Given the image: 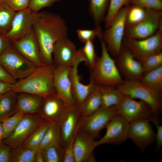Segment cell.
Listing matches in <instances>:
<instances>
[{
	"instance_id": "obj_13",
	"label": "cell",
	"mask_w": 162,
	"mask_h": 162,
	"mask_svg": "<svg viewBox=\"0 0 162 162\" xmlns=\"http://www.w3.org/2000/svg\"><path fill=\"white\" fill-rule=\"evenodd\" d=\"M128 138L142 152L155 141V133L149 119L137 120L129 123Z\"/></svg>"
},
{
	"instance_id": "obj_43",
	"label": "cell",
	"mask_w": 162,
	"mask_h": 162,
	"mask_svg": "<svg viewBox=\"0 0 162 162\" xmlns=\"http://www.w3.org/2000/svg\"><path fill=\"white\" fill-rule=\"evenodd\" d=\"M150 122H152L155 126L157 131L155 133L156 141V150H158L162 145V125L160 124L158 116L153 115L149 118Z\"/></svg>"
},
{
	"instance_id": "obj_5",
	"label": "cell",
	"mask_w": 162,
	"mask_h": 162,
	"mask_svg": "<svg viewBox=\"0 0 162 162\" xmlns=\"http://www.w3.org/2000/svg\"><path fill=\"white\" fill-rule=\"evenodd\" d=\"M131 6L129 4L122 7L110 27L102 33V39L112 57H115L120 52L124 36L126 16Z\"/></svg>"
},
{
	"instance_id": "obj_1",
	"label": "cell",
	"mask_w": 162,
	"mask_h": 162,
	"mask_svg": "<svg viewBox=\"0 0 162 162\" xmlns=\"http://www.w3.org/2000/svg\"><path fill=\"white\" fill-rule=\"evenodd\" d=\"M32 28L43 65H54L52 50L58 40L68 37L67 24L60 15L46 11L34 13Z\"/></svg>"
},
{
	"instance_id": "obj_33",
	"label": "cell",
	"mask_w": 162,
	"mask_h": 162,
	"mask_svg": "<svg viewBox=\"0 0 162 162\" xmlns=\"http://www.w3.org/2000/svg\"><path fill=\"white\" fill-rule=\"evenodd\" d=\"M130 0H110L109 7L103 22L106 29L111 26L119 10L130 4Z\"/></svg>"
},
{
	"instance_id": "obj_39",
	"label": "cell",
	"mask_w": 162,
	"mask_h": 162,
	"mask_svg": "<svg viewBox=\"0 0 162 162\" xmlns=\"http://www.w3.org/2000/svg\"><path fill=\"white\" fill-rule=\"evenodd\" d=\"M143 73L155 69L162 65V52L151 55L140 62Z\"/></svg>"
},
{
	"instance_id": "obj_30",
	"label": "cell",
	"mask_w": 162,
	"mask_h": 162,
	"mask_svg": "<svg viewBox=\"0 0 162 162\" xmlns=\"http://www.w3.org/2000/svg\"><path fill=\"white\" fill-rule=\"evenodd\" d=\"M59 143H61L60 136L58 124L49 122L39 148L44 150Z\"/></svg>"
},
{
	"instance_id": "obj_2",
	"label": "cell",
	"mask_w": 162,
	"mask_h": 162,
	"mask_svg": "<svg viewBox=\"0 0 162 162\" xmlns=\"http://www.w3.org/2000/svg\"><path fill=\"white\" fill-rule=\"evenodd\" d=\"M55 68L54 65L37 68L26 77L17 80L13 84L12 91L17 93L31 94L44 98L56 93L54 85Z\"/></svg>"
},
{
	"instance_id": "obj_38",
	"label": "cell",
	"mask_w": 162,
	"mask_h": 162,
	"mask_svg": "<svg viewBox=\"0 0 162 162\" xmlns=\"http://www.w3.org/2000/svg\"><path fill=\"white\" fill-rule=\"evenodd\" d=\"M76 33L80 41L84 44L89 40L93 41L96 37L99 38L102 36L103 32L100 26L92 29H78Z\"/></svg>"
},
{
	"instance_id": "obj_44",
	"label": "cell",
	"mask_w": 162,
	"mask_h": 162,
	"mask_svg": "<svg viewBox=\"0 0 162 162\" xmlns=\"http://www.w3.org/2000/svg\"><path fill=\"white\" fill-rule=\"evenodd\" d=\"M78 129L79 128L73 137L65 146L64 157L63 162H75L74 151V137Z\"/></svg>"
},
{
	"instance_id": "obj_4",
	"label": "cell",
	"mask_w": 162,
	"mask_h": 162,
	"mask_svg": "<svg viewBox=\"0 0 162 162\" xmlns=\"http://www.w3.org/2000/svg\"><path fill=\"white\" fill-rule=\"evenodd\" d=\"M116 86L123 94L133 99H139L147 104L152 110L153 115L158 116L161 113L162 93L152 90L139 80L125 81L123 83Z\"/></svg>"
},
{
	"instance_id": "obj_21",
	"label": "cell",
	"mask_w": 162,
	"mask_h": 162,
	"mask_svg": "<svg viewBox=\"0 0 162 162\" xmlns=\"http://www.w3.org/2000/svg\"><path fill=\"white\" fill-rule=\"evenodd\" d=\"M94 138L89 133L78 129L74 143L75 162H89L93 151L96 147Z\"/></svg>"
},
{
	"instance_id": "obj_35",
	"label": "cell",
	"mask_w": 162,
	"mask_h": 162,
	"mask_svg": "<svg viewBox=\"0 0 162 162\" xmlns=\"http://www.w3.org/2000/svg\"><path fill=\"white\" fill-rule=\"evenodd\" d=\"M25 114L17 112L1 122L3 129V140L8 137L13 132Z\"/></svg>"
},
{
	"instance_id": "obj_28",
	"label": "cell",
	"mask_w": 162,
	"mask_h": 162,
	"mask_svg": "<svg viewBox=\"0 0 162 162\" xmlns=\"http://www.w3.org/2000/svg\"><path fill=\"white\" fill-rule=\"evenodd\" d=\"M139 81L152 90L162 93V65L152 70L143 73Z\"/></svg>"
},
{
	"instance_id": "obj_18",
	"label": "cell",
	"mask_w": 162,
	"mask_h": 162,
	"mask_svg": "<svg viewBox=\"0 0 162 162\" xmlns=\"http://www.w3.org/2000/svg\"><path fill=\"white\" fill-rule=\"evenodd\" d=\"M70 68L56 67L54 71V85L56 93L65 107L76 104L69 76Z\"/></svg>"
},
{
	"instance_id": "obj_31",
	"label": "cell",
	"mask_w": 162,
	"mask_h": 162,
	"mask_svg": "<svg viewBox=\"0 0 162 162\" xmlns=\"http://www.w3.org/2000/svg\"><path fill=\"white\" fill-rule=\"evenodd\" d=\"M39 149L24 147L21 146L11 148V162H34L35 155Z\"/></svg>"
},
{
	"instance_id": "obj_25",
	"label": "cell",
	"mask_w": 162,
	"mask_h": 162,
	"mask_svg": "<svg viewBox=\"0 0 162 162\" xmlns=\"http://www.w3.org/2000/svg\"><path fill=\"white\" fill-rule=\"evenodd\" d=\"M18 93L10 91L0 96V122L17 112Z\"/></svg>"
},
{
	"instance_id": "obj_34",
	"label": "cell",
	"mask_w": 162,
	"mask_h": 162,
	"mask_svg": "<svg viewBox=\"0 0 162 162\" xmlns=\"http://www.w3.org/2000/svg\"><path fill=\"white\" fill-rule=\"evenodd\" d=\"M65 147L61 143L51 146L43 150L44 162H63Z\"/></svg>"
},
{
	"instance_id": "obj_36",
	"label": "cell",
	"mask_w": 162,
	"mask_h": 162,
	"mask_svg": "<svg viewBox=\"0 0 162 162\" xmlns=\"http://www.w3.org/2000/svg\"><path fill=\"white\" fill-rule=\"evenodd\" d=\"M146 12V9L137 5H131L126 16L125 28L140 21L144 17Z\"/></svg>"
},
{
	"instance_id": "obj_3",
	"label": "cell",
	"mask_w": 162,
	"mask_h": 162,
	"mask_svg": "<svg viewBox=\"0 0 162 162\" xmlns=\"http://www.w3.org/2000/svg\"><path fill=\"white\" fill-rule=\"evenodd\" d=\"M100 40L102 53L93 69L90 71V80L97 85L122 84L125 82L120 75L114 59L110 56L102 38Z\"/></svg>"
},
{
	"instance_id": "obj_15",
	"label": "cell",
	"mask_w": 162,
	"mask_h": 162,
	"mask_svg": "<svg viewBox=\"0 0 162 162\" xmlns=\"http://www.w3.org/2000/svg\"><path fill=\"white\" fill-rule=\"evenodd\" d=\"M129 123L121 115L117 114L106 126V132L99 140L95 141L96 147L104 144H118L128 139Z\"/></svg>"
},
{
	"instance_id": "obj_16",
	"label": "cell",
	"mask_w": 162,
	"mask_h": 162,
	"mask_svg": "<svg viewBox=\"0 0 162 162\" xmlns=\"http://www.w3.org/2000/svg\"><path fill=\"white\" fill-rule=\"evenodd\" d=\"M85 61L81 48L77 50L74 63L70 67L69 71V76L74 97L76 104L79 107L96 85L90 80L89 83L86 85L82 83L80 81L78 68L79 64L82 62H85Z\"/></svg>"
},
{
	"instance_id": "obj_17",
	"label": "cell",
	"mask_w": 162,
	"mask_h": 162,
	"mask_svg": "<svg viewBox=\"0 0 162 162\" xmlns=\"http://www.w3.org/2000/svg\"><path fill=\"white\" fill-rule=\"evenodd\" d=\"M11 44L36 67L43 65L41 59L38 41L32 27L23 37L11 42Z\"/></svg>"
},
{
	"instance_id": "obj_7",
	"label": "cell",
	"mask_w": 162,
	"mask_h": 162,
	"mask_svg": "<svg viewBox=\"0 0 162 162\" xmlns=\"http://www.w3.org/2000/svg\"><path fill=\"white\" fill-rule=\"evenodd\" d=\"M122 43L140 63L148 57L162 52V26L149 38L137 40L124 36Z\"/></svg>"
},
{
	"instance_id": "obj_37",
	"label": "cell",
	"mask_w": 162,
	"mask_h": 162,
	"mask_svg": "<svg viewBox=\"0 0 162 162\" xmlns=\"http://www.w3.org/2000/svg\"><path fill=\"white\" fill-rule=\"evenodd\" d=\"M84 44L82 49L85 58L84 62L91 71L94 67L98 58L93 41L89 40Z\"/></svg>"
},
{
	"instance_id": "obj_11",
	"label": "cell",
	"mask_w": 162,
	"mask_h": 162,
	"mask_svg": "<svg viewBox=\"0 0 162 162\" xmlns=\"http://www.w3.org/2000/svg\"><path fill=\"white\" fill-rule=\"evenodd\" d=\"M25 114L13 132L2 142L11 148L21 146L32 132L45 120L38 114Z\"/></svg>"
},
{
	"instance_id": "obj_8",
	"label": "cell",
	"mask_w": 162,
	"mask_h": 162,
	"mask_svg": "<svg viewBox=\"0 0 162 162\" xmlns=\"http://www.w3.org/2000/svg\"><path fill=\"white\" fill-rule=\"evenodd\" d=\"M162 26V11L146 9L143 18L137 24L126 28L124 36L137 40L145 39L155 34Z\"/></svg>"
},
{
	"instance_id": "obj_19",
	"label": "cell",
	"mask_w": 162,
	"mask_h": 162,
	"mask_svg": "<svg viewBox=\"0 0 162 162\" xmlns=\"http://www.w3.org/2000/svg\"><path fill=\"white\" fill-rule=\"evenodd\" d=\"M77 50L74 43L68 37L62 39L54 44L52 50L53 64L58 66L71 67Z\"/></svg>"
},
{
	"instance_id": "obj_32",
	"label": "cell",
	"mask_w": 162,
	"mask_h": 162,
	"mask_svg": "<svg viewBox=\"0 0 162 162\" xmlns=\"http://www.w3.org/2000/svg\"><path fill=\"white\" fill-rule=\"evenodd\" d=\"M16 13L5 2H0V34L5 35L9 31Z\"/></svg>"
},
{
	"instance_id": "obj_47",
	"label": "cell",
	"mask_w": 162,
	"mask_h": 162,
	"mask_svg": "<svg viewBox=\"0 0 162 162\" xmlns=\"http://www.w3.org/2000/svg\"><path fill=\"white\" fill-rule=\"evenodd\" d=\"M13 84L0 81V96L12 91Z\"/></svg>"
},
{
	"instance_id": "obj_40",
	"label": "cell",
	"mask_w": 162,
	"mask_h": 162,
	"mask_svg": "<svg viewBox=\"0 0 162 162\" xmlns=\"http://www.w3.org/2000/svg\"><path fill=\"white\" fill-rule=\"evenodd\" d=\"M130 4L140 6L146 9L162 10V0H130Z\"/></svg>"
},
{
	"instance_id": "obj_50",
	"label": "cell",
	"mask_w": 162,
	"mask_h": 162,
	"mask_svg": "<svg viewBox=\"0 0 162 162\" xmlns=\"http://www.w3.org/2000/svg\"><path fill=\"white\" fill-rule=\"evenodd\" d=\"M3 129L1 122H0V144L2 143L3 140Z\"/></svg>"
},
{
	"instance_id": "obj_45",
	"label": "cell",
	"mask_w": 162,
	"mask_h": 162,
	"mask_svg": "<svg viewBox=\"0 0 162 162\" xmlns=\"http://www.w3.org/2000/svg\"><path fill=\"white\" fill-rule=\"evenodd\" d=\"M11 148L3 142L0 144V162H11Z\"/></svg>"
},
{
	"instance_id": "obj_48",
	"label": "cell",
	"mask_w": 162,
	"mask_h": 162,
	"mask_svg": "<svg viewBox=\"0 0 162 162\" xmlns=\"http://www.w3.org/2000/svg\"><path fill=\"white\" fill-rule=\"evenodd\" d=\"M10 44V42L5 35L0 34V56Z\"/></svg>"
},
{
	"instance_id": "obj_49",
	"label": "cell",
	"mask_w": 162,
	"mask_h": 162,
	"mask_svg": "<svg viewBox=\"0 0 162 162\" xmlns=\"http://www.w3.org/2000/svg\"><path fill=\"white\" fill-rule=\"evenodd\" d=\"M35 162H44L43 150L39 148L35 156Z\"/></svg>"
},
{
	"instance_id": "obj_41",
	"label": "cell",
	"mask_w": 162,
	"mask_h": 162,
	"mask_svg": "<svg viewBox=\"0 0 162 162\" xmlns=\"http://www.w3.org/2000/svg\"><path fill=\"white\" fill-rule=\"evenodd\" d=\"M60 0H30L28 8L33 13H35L44 8L50 6L54 3Z\"/></svg>"
},
{
	"instance_id": "obj_20",
	"label": "cell",
	"mask_w": 162,
	"mask_h": 162,
	"mask_svg": "<svg viewBox=\"0 0 162 162\" xmlns=\"http://www.w3.org/2000/svg\"><path fill=\"white\" fill-rule=\"evenodd\" d=\"M33 13L28 8L16 13L10 28L4 35L10 43L22 38L31 30Z\"/></svg>"
},
{
	"instance_id": "obj_23",
	"label": "cell",
	"mask_w": 162,
	"mask_h": 162,
	"mask_svg": "<svg viewBox=\"0 0 162 162\" xmlns=\"http://www.w3.org/2000/svg\"><path fill=\"white\" fill-rule=\"evenodd\" d=\"M44 98L31 94L18 93L17 112L24 114H38L41 107Z\"/></svg>"
},
{
	"instance_id": "obj_42",
	"label": "cell",
	"mask_w": 162,
	"mask_h": 162,
	"mask_svg": "<svg viewBox=\"0 0 162 162\" xmlns=\"http://www.w3.org/2000/svg\"><path fill=\"white\" fill-rule=\"evenodd\" d=\"M30 0H4V1L14 11H19L28 7Z\"/></svg>"
},
{
	"instance_id": "obj_12",
	"label": "cell",
	"mask_w": 162,
	"mask_h": 162,
	"mask_svg": "<svg viewBox=\"0 0 162 162\" xmlns=\"http://www.w3.org/2000/svg\"><path fill=\"white\" fill-rule=\"evenodd\" d=\"M117 114L116 106H113L98 110L88 116H82L79 122V129L87 132L94 138Z\"/></svg>"
},
{
	"instance_id": "obj_9",
	"label": "cell",
	"mask_w": 162,
	"mask_h": 162,
	"mask_svg": "<svg viewBox=\"0 0 162 162\" xmlns=\"http://www.w3.org/2000/svg\"><path fill=\"white\" fill-rule=\"evenodd\" d=\"M117 114L129 123L143 119H149L153 115L150 106L142 100H135L129 96L123 94L120 103L116 106Z\"/></svg>"
},
{
	"instance_id": "obj_10",
	"label": "cell",
	"mask_w": 162,
	"mask_h": 162,
	"mask_svg": "<svg viewBox=\"0 0 162 162\" xmlns=\"http://www.w3.org/2000/svg\"><path fill=\"white\" fill-rule=\"evenodd\" d=\"M114 59L120 75L125 81L139 80L143 73L141 64L123 43L119 54Z\"/></svg>"
},
{
	"instance_id": "obj_26",
	"label": "cell",
	"mask_w": 162,
	"mask_h": 162,
	"mask_svg": "<svg viewBox=\"0 0 162 162\" xmlns=\"http://www.w3.org/2000/svg\"><path fill=\"white\" fill-rule=\"evenodd\" d=\"M100 104L99 86L95 85L79 107L82 116H88L95 112L99 109Z\"/></svg>"
},
{
	"instance_id": "obj_24",
	"label": "cell",
	"mask_w": 162,
	"mask_h": 162,
	"mask_svg": "<svg viewBox=\"0 0 162 162\" xmlns=\"http://www.w3.org/2000/svg\"><path fill=\"white\" fill-rule=\"evenodd\" d=\"M99 86L101 96V104L98 110H105L118 104L122 98L123 94L116 86Z\"/></svg>"
},
{
	"instance_id": "obj_29",
	"label": "cell",
	"mask_w": 162,
	"mask_h": 162,
	"mask_svg": "<svg viewBox=\"0 0 162 162\" xmlns=\"http://www.w3.org/2000/svg\"><path fill=\"white\" fill-rule=\"evenodd\" d=\"M49 122L45 121L38 126L30 134L21 145L24 147L39 148Z\"/></svg>"
},
{
	"instance_id": "obj_22",
	"label": "cell",
	"mask_w": 162,
	"mask_h": 162,
	"mask_svg": "<svg viewBox=\"0 0 162 162\" xmlns=\"http://www.w3.org/2000/svg\"><path fill=\"white\" fill-rule=\"evenodd\" d=\"M65 107L56 93L44 98L38 114L45 121L58 124Z\"/></svg>"
},
{
	"instance_id": "obj_51",
	"label": "cell",
	"mask_w": 162,
	"mask_h": 162,
	"mask_svg": "<svg viewBox=\"0 0 162 162\" xmlns=\"http://www.w3.org/2000/svg\"><path fill=\"white\" fill-rule=\"evenodd\" d=\"M4 0H0V2H4Z\"/></svg>"
},
{
	"instance_id": "obj_27",
	"label": "cell",
	"mask_w": 162,
	"mask_h": 162,
	"mask_svg": "<svg viewBox=\"0 0 162 162\" xmlns=\"http://www.w3.org/2000/svg\"><path fill=\"white\" fill-rule=\"evenodd\" d=\"M110 0H89L88 12L95 27L100 26L107 13Z\"/></svg>"
},
{
	"instance_id": "obj_6",
	"label": "cell",
	"mask_w": 162,
	"mask_h": 162,
	"mask_svg": "<svg viewBox=\"0 0 162 162\" xmlns=\"http://www.w3.org/2000/svg\"><path fill=\"white\" fill-rule=\"evenodd\" d=\"M0 64L17 80L26 77L37 68L11 44L0 55Z\"/></svg>"
},
{
	"instance_id": "obj_14",
	"label": "cell",
	"mask_w": 162,
	"mask_h": 162,
	"mask_svg": "<svg viewBox=\"0 0 162 162\" xmlns=\"http://www.w3.org/2000/svg\"><path fill=\"white\" fill-rule=\"evenodd\" d=\"M82 116L80 108L76 105L65 107L58 123L60 142L64 147L78 129Z\"/></svg>"
},
{
	"instance_id": "obj_46",
	"label": "cell",
	"mask_w": 162,
	"mask_h": 162,
	"mask_svg": "<svg viewBox=\"0 0 162 162\" xmlns=\"http://www.w3.org/2000/svg\"><path fill=\"white\" fill-rule=\"evenodd\" d=\"M0 81L14 84L17 81L0 64Z\"/></svg>"
}]
</instances>
